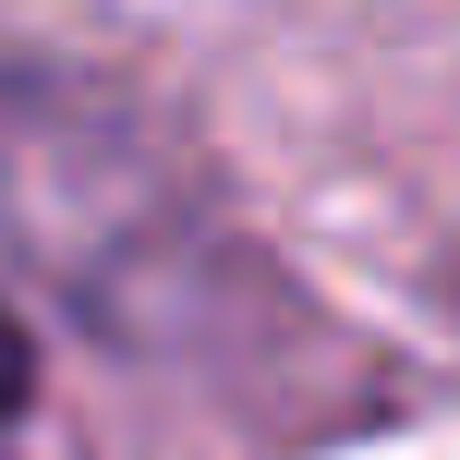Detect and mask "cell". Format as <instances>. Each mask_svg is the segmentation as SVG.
<instances>
[{
    "instance_id": "cell-1",
    "label": "cell",
    "mask_w": 460,
    "mask_h": 460,
    "mask_svg": "<svg viewBox=\"0 0 460 460\" xmlns=\"http://www.w3.org/2000/svg\"><path fill=\"white\" fill-rule=\"evenodd\" d=\"M24 376H37V364H24V327L0 315V437H13V412H24Z\"/></svg>"
}]
</instances>
